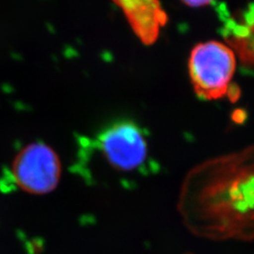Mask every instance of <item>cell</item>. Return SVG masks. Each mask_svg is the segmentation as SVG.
<instances>
[{"instance_id": "6da1fadb", "label": "cell", "mask_w": 254, "mask_h": 254, "mask_svg": "<svg viewBox=\"0 0 254 254\" xmlns=\"http://www.w3.org/2000/svg\"><path fill=\"white\" fill-rule=\"evenodd\" d=\"M177 210L194 236L254 240V144L190 169L182 182Z\"/></svg>"}, {"instance_id": "7a4b0ae2", "label": "cell", "mask_w": 254, "mask_h": 254, "mask_svg": "<svg viewBox=\"0 0 254 254\" xmlns=\"http://www.w3.org/2000/svg\"><path fill=\"white\" fill-rule=\"evenodd\" d=\"M236 60L234 51L218 41H207L194 46L189 59V73L196 95L204 101L228 96L236 102L240 96L239 89L233 84Z\"/></svg>"}, {"instance_id": "3957f363", "label": "cell", "mask_w": 254, "mask_h": 254, "mask_svg": "<svg viewBox=\"0 0 254 254\" xmlns=\"http://www.w3.org/2000/svg\"><path fill=\"white\" fill-rule=\"evenodd\" d=\"M96 145L116 173H143L150 166V147L144 129L133 121H118L104 129Z\"/></svg>"}, {"instance_id": "277c9868", "label": "cell", "mask_w": 254, "mask_h": 254, "mask_svg": "<svg viewBox=\"0 0 254 254\" xmlns=\"http://www.w3.org/2000/svg\"><path fill=\"white\" fill-rule=\"evenodd\" d=\"M11 172L19 188L27 193L43 195L54 190L62 175L58 154L44 142L25 146L15 156Z\"/></svg>"}, {"instance_id": "5b68a950", "label": "cell", "mask_w": 254, "mask_h": 254, "mask_svg": "<svg viewBox=\"0 0 254 254\" xmlns=\"http://www.w3.org/2000/svg\"><path fill=\"white\" fill-rule=\"evenodd\" d=\"M223 26L220 34L241 65L254 72V3L237 9L235 14L220 11Z\"/></svg>"}, {"instance_id": "8992f818", "label": "cell", "mask_w": 254, "mask_h": 254, "mask_svg": "<svg viewBox=\"0 0 254 254\" xmlns=\"http://www.w3.org/2000/svg\"><path fill=\"white\" fill-rule=\"evenodd\" d=\"M114 4L122 10L136 38L144 46L157 41L168 23V14L156 0H120Z\"/></svg>"}, {"instance_id": "52a82bcc", "label": "cell", "mask_w": 254, "mask_h": 254, "mask_svg": "<svg viewBox=\"0 0 254 254\" xmlns=\"http://www.w3.org/2000/svg\"><path fill=\"white\" fill-rule=\"evenodd\" d=\"M182 4L186 5L189 8H202V7H207V6H211L213 4H215V2L212 1H207V0H197V1H182Z\"/></svg>"}]
</instances>
